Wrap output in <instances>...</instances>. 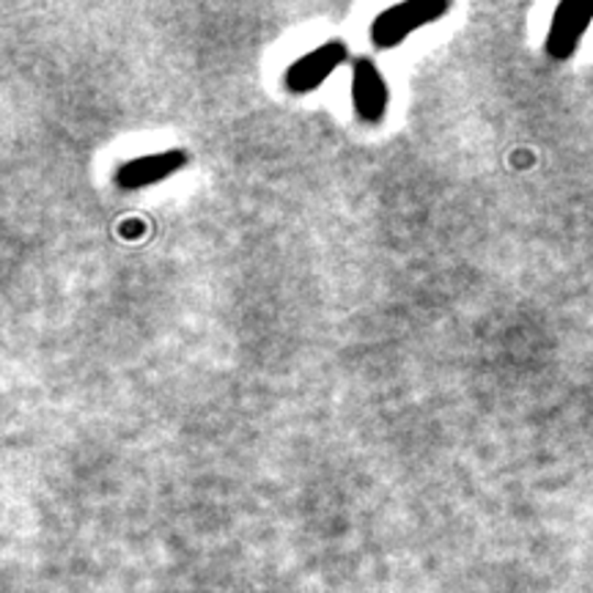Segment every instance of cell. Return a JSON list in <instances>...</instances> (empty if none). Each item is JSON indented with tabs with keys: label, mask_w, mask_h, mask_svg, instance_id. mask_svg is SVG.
Segmentation results:
<instances>
[{
	"label": "cell",
	"mask_w": 593,
	"mask_h": 593,
	"mask_svg": "<svg viewBox=\"0 0 593 593\" xmlns=\"http://www.w3.org/2000/svg\"><path fill=\"white\" fill-rule=\"evenodd\" d=\"M448 11L446 3H402L382 11L371 25V42L382 50L398 47L407 36L420 28L431 25Z\"/></svg>",
	"instance_id": "1"
},
{
	"label": "cell",
	"mask_w": 593,
	"mask_h": 593,
	"mask_svg": "<svg viewBox=\"0 0 593 593\" xmlns=\"http://www.w3.org/2000/svg\"><path fill=\"white\" fill-rule=\"evenodd\" d=\"M347 44H343L341 39H330V42L310 50V53H305L303 58H297L295 64L289 66V72H286V86L295 94L316 91V88L347 61Z\"/></svg>",
	"instance_id": "2"
},
{
	"label": "cell",
	"mask_w": 593,
	"mask_h": 593,
	"mask_svg": "<svg viewBox=\"0 0 593 593\" xmlns=\"http://www.w3.org/2000/svg\"><path fill=\"white\" fill-rule=\"evenodd\" d=\"M593 22L591 3H561L552 14L550 33H547L545 50L550 58L569 61L580 47V39L585 36Z\"/></svg>",
	"instance_id": "3"
},
{
	"label": "cell",
	"mask_w": 593,
	"mask_h": 593,
	"mask_svg": "<svg viewBox=\"0 0 593 593\" xmlns=\"http://www.w3.org/2000/svg\"><path fill=\"white\" fill-rule=\"evenodd\" d=\"M187 165V154L182 149H168V152L146 154V157L130 160L119 168L116 182H119L121 190H143V187H152L165 182L168 176H174L176 171H182Z\"/></svg>",
	"instance_id": "4"
},
{
	"label": "cell",
	"mask_w": 593,
	"mask_h": 593,
	"mask_svg": "<svg viewBox=\"0 0 593 593\" xmlns=\"http://www.w3.org/2000/svg\"><path fill=\"white\" fill-rule=\"evenodd\" d=\"M352 99H354V110H358L360 119L369 121V124L382 121L391 94H387V83H385V77H382L380 66H376L371 58L354 61Z\"/></svg>",
	"instance_id": "5"
}]
</instances>
